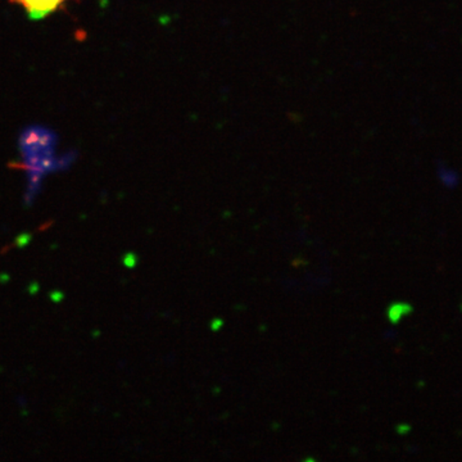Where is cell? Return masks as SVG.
Returning <instances> with one entry per match:
<instances>
[{
    "label": "cell",
    "instance_id": "6da1fadb",
    "mask_svg": "<svg viewBox=\"0 0 462 462\" xmlns=\"http://www.w3.org/2000/svg\"><path fill=\"white\" fill-rule=\"evenodd\" d=\"M18 4L31 20H43L60 11L67 0H12Z\"/></svg>",
    "mask_w": 462,
    "mask_h": 462
}]
</instances>
